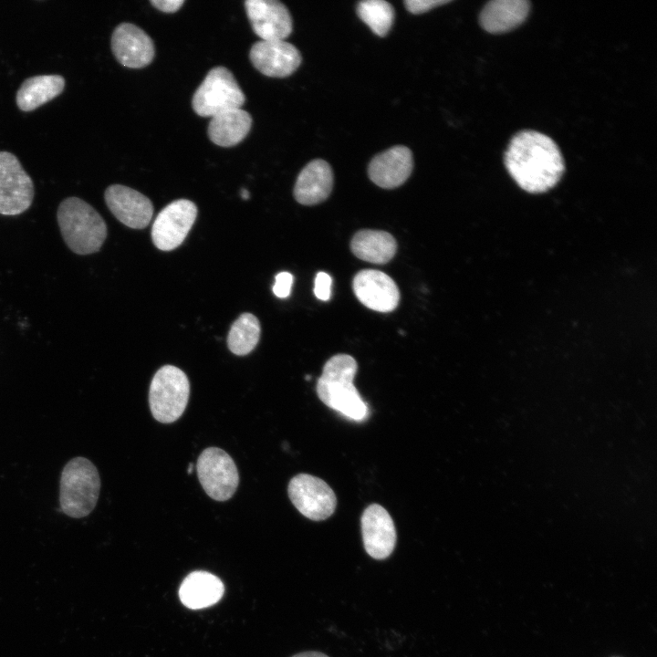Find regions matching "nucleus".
Instances as JSON below:
<instances>
[{
	"label": "nucleus",
	"instance_id": "obj_10",
	"mask_svg": "<svg viewBox=\"0 0 657 657\" xmlns=\"http://www.w3.org/2000/svg\"><path fill=\"white\" fill-rule=\"evenodd\" d=\"M197 216V207L190 200L179 199L166 205L151 227L154 245L162 251L178 247L187 236Z\"/></svg>",
	"mask_w": 657,
	"mask_h": 657
},
{
	"label": "nucleus",
	"instance_id": "obj_16",
	"mask_svg": "<svg viewBox=\"0 0 657 657\" xmlns=\"http://www.w3.org/2000/svg\"><path fill=\"white\" fill-rule=\"evenodd\" d=\"M111 50L124 67L141 68L149 65L154 57L151 38L139 26L121 23L111 36Z\"/></svg>",
	"mask_w": 657,
	"mask_h": 657
},
{
	"label": "nucleus",
	"instance_id": "obj_18",
	"mask_svg": "<svg viewBox=\"0 0 657 657\" xmlns=\"http://www.w3.org/2000/svg\"><path fill=\"white\" fill-rule=\"evenodd\" d=\"M333 187V172L324 160L308 162L299 172L295 186V199L303 205H314L325 201Z\"/></svg>",
	"mask_w": 657,
	"mask_h": 657
},
{
	"label": "nucleus",
	"instance_id": "obj_19",
	"mask_svg": "<svg viewBox=\"0 0 657 657\" xmlns=\"http://www.w3.org/2000/svg\"><path fill=\"white\" fill-rule=\"evenodd\" d=\"M529 9L530 4L527 0L490 1L480 14V24L489 33H506L521 25Z\"/></svg>",
	"mask_w": 657,
	"mask_h": 657
},
{
	"label": "nucleus",
	"instance_id": "obj_14",
	"mask_svg": "<svg viewBox=\"0 0 657 657\" xmlns=\"http://www.w3.org/2000/svg\"><path fill=\"white\" fill-rule=\"evenodd\" d=\"M247 17L254 32L262 40H285L293 30L287 6L276 0H247Z\"/></svg>",
	"mask_w": 657,
	"mask_h": 657
},
{
	"label": "nucleus",
	"instance_id": "obj_7",
	"mask_svg": "<svg viewBox=\"0 0 657 657\" xmlns=\"http://www.w3.org/2000/svg\"><path fill=\"white\" fill-rule=\"evenodd\" d=\"M195 468L200 484L212 499L225 501L233 496L239 474L226 452L217 447L206 448L199 455Z\"/></svg>",
	"mask_w": 657,
	"mask_h": 657
},
{
	"label": "nucleus",
	"instance_id": "obj_1",
	"mask_svg": "<svg viewBox=\"0 0 657 657\" xmlns=\"http://www.w3.org/2000/svg\"><path fill=\"white\" fill-rule=\"evenodd\" d=\"M505 165L525 191L540 193L553 188L562 177L564 160L556 142L536 130H522L510 141Z\"/></svg>",
	"mask_w": 657,
	"mask_h": 657
},
{
	"label": "nucleus",
	"instance_id": "obj_2",
	"mask_svg": "<svg viewBox=\"0 0 657 657\" xmlns=\"http://www.w3.org/2000/svg\"><path fill=\"white\" fill-rule=\"evenodd\" d=\"M357 370L358 364L353 357L335 355L325 363L316 391L328 407L359 422L367 417L369 410L353 383Z\"/></svg>",
	"mask_w": 657,
	"mask_h": 657
},
{
	"label": "nucleus",
	"instance_id": "obj_21",
	"mask_svg": "<svg viewBox=\"0 0 657 657\" xmlns=\"http://www.w3.org/2000/svg\"><path fill=\"white\" fill-rule=\"evenodd\" d=\"M252 125L251 115L241 108L228 110L212 117L208 136L216 145L232 147L241 142Z\"/></svg>",
	"mask_w": 657,
	"mask_h": 657
},
{
	"label": "nucleus",
	"instance_id": "obj_24",
	"mask_svg": "<svg viewBox=\"0 0 657 657\" xmlns=\"http://www.w3.org/2000/svg\"><path fill=\"white\" fill-rule=\"evenodd\" d=\"M259 338L260 324L257 318L251 313H243L231 326L227 345L231 352L244 356L256 348Z\"/></svg>",
	"mask_w": 657,
	"mask_h": 657
},
{
	"label": "nucleus",
	"instance_id": "obj_26",
	"mask_svg": "<svg viewBox=\"0 0 657 657\" xmlns=\"http://www.w3.org/2000/svg\"><path fill=\"white\" fill-rule=\"evenodd\" d=\"M331 284L332 279L328 274L318 272L315 277V296L322 301L328 300L331 294Z\"/></svg>",
	"mask_w": 657,
	"mask_h": 657
},
{
	"label": "nucleus",
	"instance_id": "obj_17",
	"mask_svg": "<svg viewBox=\"0 0 657 657\" xmlns=\"http://www.w3.org/2000/svg\"><path fill=\"white\" fill-rule=\"evenodd\" d=\"M413 168L411 150L398 145L376 155L370 162L368 174L378 186L396 188L405 182Z\"/></svg>",
	"mask_w": 657,
	"mask_h": 657
},
{
	"label": "nucleus",
	"instance_id": "obj_20",
	"mask_svg": "<svg viewBox=\"0 0 657 657\" xmlns=\"http://www.w3.org/2000/svg\"><path fill=\"white\" fill-rule=\"evenodd\" d=\"M224 590V585L216 576L206 571H193L183 579L179 597L184 606L198 610L216 603Z\"/></svg>",
	"mask_w": 657,
	"mask_h": 657
},
{
	"label": "nucleus",
	"instance_id": "obj_22",
	"mask_svg": "<svg viewBox=\"0 0 657 657\" xmlns=\"http://www.w3.org/2000/svg\"><path fill=\"white\" fill-rule=\"evenodd\" d=\"M64 88L65 78L60 75L28 78L16 92V105L23 111H32L57 97Z\"/></svg>",
	"mask_w": 657,
	"mask_h": 657
},
{
	"label": "nucleus",
	"instance_id": "obj_23",
	"mask_svg": "<svg viewBox=\"0 0 657 657\" xmlns=\"http://www.w3.org/2000/svg\"><path fill=\"white\" fill-rule=\"evenodd\" d=\"M350 249L363 261L385 264L394 256L397 244L393 236L387 232L361 230L352 237Z\"/></svg>",
	"mask_w": 657,
	"mask_h": 657
},
{
	"label": "nucleus",
	"instance_id": "obj_31",
	"mask_svg": "<svg viewBox=\"0 0 657 657\" xmlns=\"http://www.w3.org/2000/svg\"><path fill=\"white\" fill-rule=\"evenodd\" d=\"M241 197L245 200L249 198V192L246 189L241 190Z\"/></svg>",
	"mask_w": 657,
	"mask_h": 657
},
{
	"label": "nucleus",
	"instance_id": "obj_27",
	"mask_svg": "<svg viewBox=\"0 0 657 657\" xmlns=\"http://www.w3.org/2000/svg\"><path fill=\"white\" fill-rule=\"evenodd\" d=\"M293 276L289 272H280L276 276L273 286L274 294L279 298H286L290 295L293 284Z\"/></svg>",
	"mask_w": 657,
	"mask_h": 657
},
{
	"label": "nucleus",
	"instance_id": "obj_9",
	"mask_svg": "<svg viewBox=\"0 0 657 657\" xmlns=\"http://www.w3.org/2000/svg\"><path fill=\"white\" fill-rule=\"evenodd\" d=\"M287 493L294 506L307 518L321 521L335 511L337 497L331 487L322 479L298 474L289 482Z\"/></svg>",
	"mask_w": 657,
	"mask_h": 657
},
{
	"label": "nucleus",
	"instance_id": "obj_11",
	"mask_svg": "<svg viewBox=\"0 0 657 657\" xmlns=\"http://www.w3.org/2000/svg\"><path fill=\"white\" fill-rule=\"evenodd\" d=\"M254 67L262 74L272 78H286L301 64L297 48L285 40H260L249 53Z\"/></svg>",
	"mask_w": 657,
	"mask_h": 657
},
{
	"label": "nucleus",
	"instance_id": "obj_3",
	"mask_svg": "<svg viewBox=\"0 0 657 657\" xmlns=\"http://www.w3.org/2000/svg\"><path fill=\"white\" fill-rule=\"evenodd\" d=\"M62 237L77 255L98 252L107 237V224L102 216L84 200L71 196L64 199L57 213Z\"/></svg>",
	"mask_w": 657,
	"mask_h": 657
},
{
	"label": "nucleus",
	"instance_id": "obj_5",
	"mask_svg": "<svg viewBox=\"0 0 657 657\" xmlns=\"http://www.w3.org/2000/svg\"><path fill=\"white\" fill-rule=\"evenodd\" d=\"M189 394L186 374L175 366H162L150 385L149 404L153 418L162 423L177 421L187 406Z\"/></svg>",
	"mask_w": 657,
	"mask_h": 657
},
{
	"label": "nucleus",
	"instance_id": "obj_32",
	"mask_svg": "<svg viewBox=\"0 0 657 657\" xmlns=\"http://www.w3.org/2000/svg\"><path fill=\"white\" fill-rule=\"evenodd\" d=\"M193 464H191L189 465V467H188V471H187V472H188L189 474H191V473L193 472Z\"/></svg>",
	"mask_w": 657,
	"mask_h": 657
},
{
	"label": "nucleus",
	"instance_id": "obj_13",
	"mask_svg": "<svg viewBox=\"0 0 657 657\" xmlns=\"http://www.w3.org/2000/svg\"><path fill=\"white\" fill-rule=\"evenodd\" d=\"M104 199L111 214L123 224L133 229L146 227L151 220L153 206L140 192L121 185H110Z\"/></svg>",
	"mask_w": 657,
	"mask_h": 657
},
{
	"label": "nucleus",
	"instance_id": "obj_12",
	"mask_svg": "<svg viewBox=\"0 0 657 657\" xmlns=\"http://www.w3.org/2000/svg\"><path fill=\"white\" fill-rule=\"evenodd\" d=\"M352 288L361 304L378 312H391L400 301V291L395 282L379 270L360 271L353 278Z\"/></svg>",
	"mask_w": 657,
	"mask_h": 657
},
{
	"label": "nucleus",
	"instance_id": "obj_15",
	"mask_svg": "<svg viewBox=\"0 0 657 657\" xmlns=\"http://www.w3.org/2000/svg\"><path fill=\"white\" fill-rule=\"evenodd\" d=\"M363 545L375 559H384L396 545V529L389 512L378 504L370 505L360 519Z\"/></svg>",
	"mask_w": 657,
	"mask_h": 657
},
{
	"label": "nucleus",
	"instance_id": "obj_8",
	"mask_svg": "<svg viewBox=\"0 0 657 657\" xmlns=\"http://www.w3.org/2000/svg\"><path fill=\"white\" fill-rule=\"evenodd\" d=\"M34 184L18 159L11 152L0 151V214L17 215L33 202Z\"/></svg>",
	"mask_w": 657,
	"mask_h": 657
},
{
	"label": "nucleus",
	"instance_id": "obj_30",
	"mask_svg": "<svg viewBox=\"0 0 657 657\" xmlns=\"http://www.w3.org/2000/svg\"><path fill=\"white\" fill-rule=\"evenodd\" d=\"M292 657H328V655L319 652H305L297 653Z\"/></svg>",
	"mask_w": 657,
	"mask_h": 657
},
{
	"label": "nucleus",
	"instance_id": "obj_25",
	"mask_svg": "<svg viewBox=\"0 0 657 657\" xmlns=\"http://www.w3.org/2000/svg\"><path fill=\"white\" fill-rule=\"evenodd\" d=\"M359 17L379 36H384L390 31L393 20L392 5L384 0H364L358 4Z\"/></svg>",
	"mask_w": 657,
	"mask_h": 657
},
{
	"label": "nucleus",
	"instance_id": "obj_4",
	"mask_svg": "<svg viewBox=\"0 0 657 657\" xmlns=\"http://www.w3.org/2000/svg\"><path fill=\"white\" fill-rule=\"evenodd\" d=\"M100 491L96 466L85 457H75L64 466L59 485L61 511L73 518L89 516L95 508Z\"/></svg>",
	"mask_w": 657,
	"mask_h": 657
},
{
	"label": "nucleus",
	"instance_id": "obj_28",
	"mask_svg": "<svg viewBox=\"0 0 657 657\" xmlns=\"http://www.w3.org/2000/svg\"><path fill=\"white\" fill-rule=\"evenodd\" d=\"M449 2L447 0H406L404 5L409 12L418 15Z\"/></svg>",
	"mask_w": 657,
	"mask_h": 657
},
{
	"label": "nucleus",
	"instance_id": "obj_29",
	"mask_svg": "<svg viewBox=\"0 0 657 657\" xmlns=\"http://www.w3.org/2000/svg\"><path fill=\"white\" fill-rule=\"evenodd\" d=\"M183 0H151V4L164 13H174L183 5Z\"/></svg>",
	"mask_w": 657,
	"mask_h": 657
},
{
	"label": "nucleus",
	"instance_id": "obj_6",
	"mask_svg": "<svg viewBox=\"0 0 657 657\" xmlns=\"http://www.w3.org/2000/svg\"><path fill=\"white\" fill-rule=\"evenodd\" d=\"M245 100V94L232 72L224 67H215L197 88L192 106L199 116L212 118L220 112L241 108Z\"/></svg>",
	"mask_w": 657,
	"mask_h": 657
}]
</instances>
